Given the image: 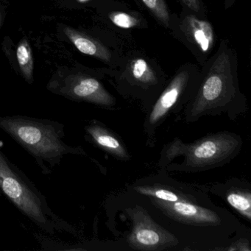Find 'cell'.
I'll use <instances>...</instances> for the list:
<instances>
[{
  "label": "cell",
  "instance_id": "obj_7",
  "mask_svg": "<svg viewBox=\"0 0 251 251\" xmlns=\"http://www.w3.org/2000/svg\"><path fill=\"white\" fill-rule=\"evenodd\" d=\"M201 67L186 63L167 80L161 93L145 113L143 133L145 145L152 148L157 142V130L172 116L181 114L198 86Z\"/></svg>",
  "mask_w": 251,
  "mask_h": 251
},
{
  "label": "cell",
  "instance_id": "obj_4",
  "mask_svg": "<svg viewBox=\"0 0 251 251\" xmlns=\"http://www.w3.org/2000/svg\"><path fill=\"white\" fill-rule=\"evenodd\" d=\"M243 145L236 133H209L191 143L175 138L161 150L157 166L160 171L200 173L223 167L234 159Z\"/></svg>",
  "mask_w": 251,
  "mask_h": 251
},
{
  "label": "cell",
  "instance_id": "obj_10",
  "mask_svg": "<svg viewBox=\"0 0 251 251\" xmlns=\"http://www.w3.org/2000/svg\"><path fill=\"white\" fill-rule=\"evenodd\" d=\"M133 203L125 210L130 219L127 245L136 251H163L181 250L180 241L163 227L142 205Z\"/></svg>",
  "mask_w": 251,
  "mask_h": 251
},
{
  "label": "cell",
  "instance_id": "obj_8",
  "mask_svg": "<svg viewBox=\"0 0 251 251\" xmlns=\"http://www.w3.org/2000/svg\"><path fill=\"white\" fill-rule=\"evenodd\" d=\"M105 76L102 70H61L52 76L47 89L70 100L87 102L104 109L115 110L117 100L101 80Z\"/></svg>",
  "mask_w": 251,
  "mask_h": 251
},
{
  "label": "cell",
  "instance_id": "obj_12",
  "mask_svg": "<svg viewBox=\"0 0 251 251\" xmlns=\"http://www.w3.org/2000/svg\"><path fill=\"white\" fill-rule=\"evenodd\" d=\"M85 139L92 145L120 161L130 159L128 150L123 139L103 123L92 120L84 127Z\"/></svg>",
  "mask_w": 251,
  "mask_h": 251
},
{
  "label": "cell",
  "instance_id": "obj_19",
  "mask_svg": "<svg viewBox=\"0 0 251 251\" xmlns=\"http://www.w3.org/2000/svg\"><path fill=\"white\" fill-rule=\"evenodd\" d=\"M2 14H1V11H0V27H1V25H2Z\"/></svg>",
  "mask_w": 251,
  "mask_h": 251
},
{
  "label": "cell",
  "instance_id": "obj_9",
  "mask_svg": "<svg viewBox=\"0 0 251 251\" xmlns=\"http://www.w3.org/2000/svg\"><path fill=\"white\" fill-rule=\"evenodd\" d=\"M174 38L183 44L202 67L212 55L216 36L212 25L182 5L178 14H170L168 28Z\"/></svg>",
  "mask_w": 251,
  "mask_h": 251
},
{
  "label": "cell",
  "instance_id": "obj_5",
  "mask_svg": "<svg viewBox=\"0 0 251 251\" xmlns=\"http://www.w3.org/2000/svg\"><path fill=\"white\" fill-rule=\"evenodd\" d=\"M0 195L8 200L41 230L55 236L57 233L77 234L74 226L50 207L45 195L0 148Z\"/></svg>",
  "mask_w": 251,
  "mask_h": 251
},
{
  "label": "cell",
  "instance_id": "obj_1",
  "mask_svg": "<svg viewBox=\"0 0 251 251\" xmlns=\"http://www.w3.org/2000/svg\"><path fill=\"white\" fill-rule=\"evenodd\" d=\"M139 201L180 245L192 251H222L242 224L231 213L214 205L209 192L168 202L139 196Z\"/></svg>",
  "mask_w": 251,
  "mask_h": 251
},
{
  "label": "cell",
  "instance_id": "obj_16",
  "mask_svg": "<svg viewBox=\"0 0 251 251\" xmlns=\"http://www.w3.org/2000/svg\"><path fill=\"white\" fill-rule=\"evenodd\" d=\"M147 9L150 11L155 20L163 26L164 28H168L170 14L168 5L165 0H141Z\"/></svg>",
  "mask_w": 251,
  "mask_h": 251
},
{
  "label": "cell",
  "instance_id": "obj_11",
  "mask_svg": "<svg viewBox=\"0 0 251 251\" xmlns=\"http://www.w3.org/2000/svg\"><path fill=\"white\" fill-rule=\"evenodd\" d=\"M208 187V192L224 200L235 211L251 220V185L246 180L231 178Z\"/></svg>",
  "mask_w": 251,
  "mask_h": 251
},
{
  "label": "cell",
  "instance_id": "obj_14",
  "mask_svg": "<svg viewBox=\"0 0 251 251\" xmlns=\"http://www.w3.org/2000/svg\"><path fill=\"white\" fill-rule=\"evenodd\" d=\"M107 18L119 28L123 30L145 28L148 23L139 13L130 11L125 7H114L107 14Z\"/></svg>",
  "mask_w": 251,
  "mask_h": 251
},
{
  "label": "cell",
  "instance_id": "obj_20",
  "mask_svg": "<svg viewBox=\"0 0 251 251\" xmlns=\"http://www.w3.org/2000/svg\"><path fill=\"white\" fill-rule=\"evenodd\" d=\"M80 1H86V0H80Z\"/></svg>",
  "mask_w": 251,
  "mask_h": 251
},
{
  "label": "cell",
  "instance_id": "obj_6",
  "mask_svg": "<svg viewBox=\"0 0 251 251\" xmlns=\"http://www.w3.org/2000/svg\"><path fill=\"white\" fill-rule=\"evenodd\" d=\"M117 92L139 102L144 113L150 109L167 84L165 73L155 60L134 51L121 56L114 68L102 69Z\"/></svg>",
  "mask_w": 251,
  "mask_h": 251
},
{
  "label": "cell",
  "instance_id": "obj_13",
  "mask_svg": "<svg viewBox=\"0 0 251 251\" xmlns=\"http://www.w3.org/2000/svg\"><path fill=\"white\" fill-rule=\"evenodd\" d=\"M63 32L70 42L82 53L100 60L109 66V68H114L118 64L121 56L97 38L70 26H65Z\"/></svg>",
  "mask_w": 251,
  "mask_h": 251
},
{
  "label": "cell",
  "instance_id": "obj_17",
  "mask_svg": "<svg viewBox=\"0 0 251 251\" xmlns=\"http://www.w3.org/2000/svg\"><path fill=\"white\" fill-rule=\"evenodd\" d=\"M180 1H181L182 5L189 8L199 17L205 18L206 10L202 0H180Z\"/></svg>",
  "mask_w": 251,
  "mask_h": 251
},
{
  "label": "cell",
  "instance_id": "obj_2",
  "mask_svg": "<svg viewBox=\"0 0 251 251\" xmlns=\"http://www.w3.org/2000/svg\"><path fill=\"white\" fill-rule=\"evenodd\" d=\"M248 109V100L239 87L236 50L223 39L201 67L196 90L179 119L187 124L206 116L226 115L235 120Z\"/></svg>",
  "mask_w": 251,
  "mask_h": 251
},
{
  "label": "cell",
  "instance_id": "obj_3",
  "mask_svg": "<svg viewBox=\"0 0 251 251\" xmlns=\"http://www.w3.org/2000/svg\"><path fill=\"white\" fill-rule=\"evenodd\" d=\"M0 129L33 157L45 176L50 175L65 155H86L82 147L70 146L64 142V125L58 121L27 116H0Z\"/></svg>",
  "mask_w": 251,
  "mask_h": 251
},
{
  "label": "cell",
  "instance_id": "obj_18",
  "mask_svg": "<svg viewBox=\"0 0 251 251\" xmlns=\"http://www.w3.org/2000/svg\"><path fill=\"white\" fill-rule=\"evenodd\" d=\"M223 2H224L225 9L227 10L231 8L232 5L236 2V0H223Z\"/></svg>",
  "mask_w": 251,
  "mask_h": 251
},
{
  "label": "cell",
  "instance_id": "obj_15",
  "mask_svg": "<svg viewBox=\"0 0 251 251\" xmlns=\"http://www.w3.org/2000/svg\"><path fill=\"white\" fill-rule=\"evenodd\" d=\"M16 58L20 74L29 84H33L34 58L31 47L25 37L23 38L16 50Z\"/></svg>",
  "mask_w": 251,
  "mask_h": 251
}]
</instances>
